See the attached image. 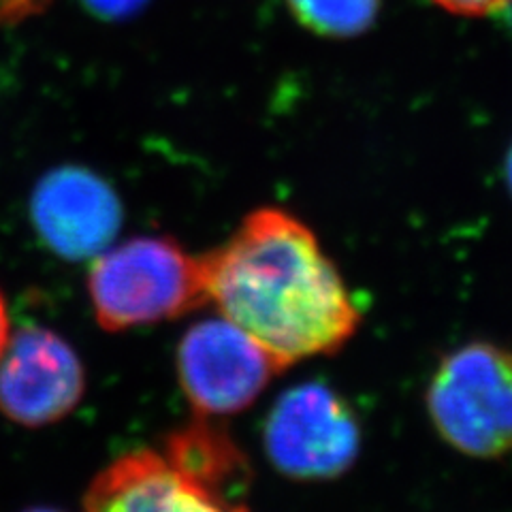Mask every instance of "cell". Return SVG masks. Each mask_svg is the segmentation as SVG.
<instances>
[{
	"label": "cell",
	"instance_id": "obj_4",
	"mask_svg": "<svg viewBox=\"0 0 512 512\" xmlns=\"http://www.w3.org/2000/svg\"><path fill=\"white\" fill-rule=\"evenodd\" d=\"M263 444L274 468L295 480H331L348 472L361 451L355 410L325 382L284 391L271 408Z\"/></svg>",
	"mask_w": 512,
	"mask_h": 512
},
{
	"label": "cell",
	"instance_id": "obj_14",
	"mask_svg": "<svg viewBox=\"0 0 512 512\" xmlns=\"http://www.w3.org/2000/svg\"><path fill=\"white\" fill-rule=\"evenodd\" d=\"M9 312H7V303H5V297L3 293H0V352H3L7 340H9Z\"/></svg>",
	"mask_w": 512,
	"mask_h": 512
},
{
	"label": "cell",
	"instance_id": "obj_7",
	"mask_svg": "<svg viewBox=\"0 0 512 512\" xmlns=\"http://www.w3.org/2000/svg\"><path fill=\"white\" fill-rule=\"evenodd\" d=\"M30 218L47 250L64 261H86L114 244L124 210L114 186L99 173L64 165L37 182Z\"/></svg>",
	"mask_w": 512,
	"mask_h": 512
},
{
	"label": "cell",
	"instance_id": "obj_8",
	"mask_svg": "<svg viewBox=\"0 0 512 512\" xmlns=\"http://www.w3.org/2000/svg\"><path fill=\"white\" fill-rule=\"evenodd\" d=\"M84 512H248L175 472L169 461L141 448L111 461L84 498Z\"/></svg>",
	"mask_w": 512,
	"mask_h": 512
},
{
	"label": "cell",
	"instance_id": "obj_11",
	"mask_svg": "<svg viewBox=\"0 0 512 512\" xmlns=\"http://www.w3.org/2000/svg\"><path fill=\"white\" fill-rule=\"evenodd\" d=\"M148 3L150 0H82V5L88 13L107 22L133 18V15H137Z\"/></svg>",
	"mask_w": 512,
	"mask_h": 512
},
{
	"label": "cell",
	"instance_id": "obj_6",
	"mask_svg": "<svg viewBox=\"0 0 512 512\" xmlns=\"http://www.w3.org/2000/svg\"><path fill=\"white\" fill-rule=\"evenodd\" d=\"M86 393V370L56 331L26 325L0 352V412L22 427H45L69 416Z\"/></svg>",
	"mask_w": 512,
	"mask_h": 512
},
{
	"label": "cell",
	"instance_id": "obj_15",
	"mask_svg": "<svg viewBox=\"0 0 512 512\" xmlns=\"http://www.w3.org/2000/svg\"><path fill=\"white\" fill-rule=\"evenodd\" d=\"M506 175H508V186L512 190V150L508 154V163H506Z\"/></svg>",
	"mask_w": 512,
	"mask_h": 512
},
{
	"label": "cell",
	"instance_id": "obj_13",
	"mask_svg": "<svg viewBox=\"0 0 512 512\" xmlns=\"http://www.w3.org/2000/svg\"><path fill=\"white\" fill-rule=\"evenodd\" d=\"M52 0H0V26L18 24L50 7Z\"/></svg>",
	"mask_w": 512,
	"mask_h": 512
},
{
	"label": "cell",
	"instance_id": "obj_5",
	"mask_svg": "<svg viewBox=\"0 0 512 512\" xmlns=\"http://www.w3.org/2000/svg\"><path fill=\"white\" fill-rule=\"evenodd\" d=\"M178 378L199 416H229L246 410L276 374L280 361L229 318L192 325L178 346Z\"/></svg>",
	"mask_w": 512,
	"mask_h": 512
},
{
	"label": "cell",
	"instance_id": "obj_10",
	"mask_svg": "<svg viewBox=\"0 0 512 512\" xmlns=\"http://www.w3.org/2000/svg\"><path fill=\"white\" fill-rule=\"evenodd\" d=\"M293 18L320 37H355L376 20L380 0H286Z\"/></svg>",
	"mask_w": 512,
	"mask_h": 512
},
{
	"label": "cell",
	"instance_id": "obj_3",
	"mask_svg": "<svg viewBox=\"0 0 512 512\" xmlns=\"http://www.w3.org/2000/svg\"><path fill=\"white\" fill-rule=\"evenodd\" d=\"M429 419L446 444L478 459L512 451V350L470 342L440 361L427 387Z\"/></svg>",
	"mask_w": 512,
	"mask_h": 512
},
{
	"label": "cell",
	"instance_id": "obj_2",
	"mask_svg": "<svg viewBox=\"0 0 512 512\" xmlns=\"http://www.w3.org/2000/svg\"><path fill=\"white\" fill-rule=\"evenodd\" d=\"M88 295L96 323L107 331L158 325L210 303L201 256L156 235L94 256Z\"/></svg>",
	"mask_w": 512,
	"mask_h": 512
},
{
	"label": "cell",
	"instance_id": "obj_16",
	"mask_svg": "<svg viewBox=\"0 0 512 512\" xmlns=\"http://www.w3.org/2000/svg\"><path fill=\"white\" fill-rule=\"evenodd\" d=\"M24 512H62L58 508H50V506H35V508H28Z\"/></svg>",
	"mask_w": 512,
	"mask_h": 512
},
{
	"label": "cell",
	"instance_id": "obj_1",
	"mask_svg": "<svg viewBox=\"0 0 512 512\" xmlns=\"http://www.w3.org/2000/svg\"><path fill=\"white\" fill-rule=\"evenodd\" d=\"M201 259L210 301L284 370L333 355L361 325L359 306L312 229L278 207L250 212Z\"/></svg>",
	"mask_w": 512,
	"mask_h": 512
},
{
	"label": "cell",
	"instance_id": "obj_12",
	"mask_svg": "<svg viewBox=\"0 0 512 512\" xmlns=\"http://www.w3.org/2000/svg\"><path fill=\"white\" fill-rule=\"evenodd\" d=\"M442 9L455 15H466V18H480L508 7L512 0H434Z\"/></svg>",
	"mask_w": 512,
	"mask_h": 512
},
{
	"label": "cell",
	"instance_id": "obj_9",
	"mask_svg": "<svg viewBox=\"0 0 512 512\" xmlns=\"http://www.w3.org/2000/svg\"><path fill=\"white\" fill-rule=\"evenodd\" d=\"M163 457L182 478L227 500L248 483L246 457L207 416L171 431Z\"/></svg>",
	"mask_w": 512,
	"mask_h": 512
}]
</instances>
